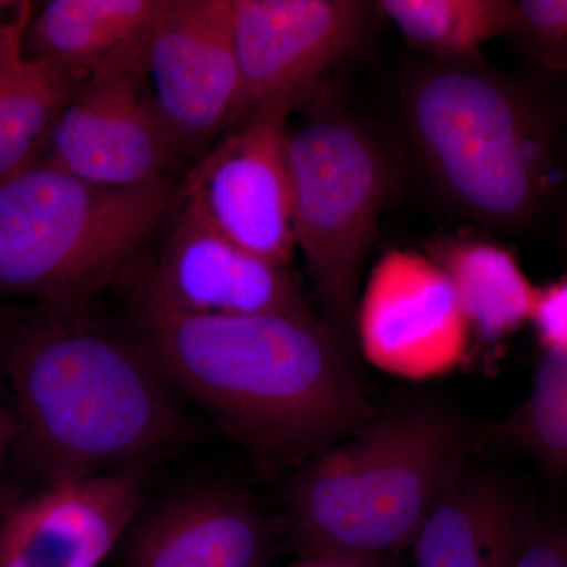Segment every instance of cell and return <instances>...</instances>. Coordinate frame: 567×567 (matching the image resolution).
<instances>
[{
  "label": "cell",
  "mask_w": 567,
  "mask_h": 567,
  "mask_svg": "<svg viewBox=\"0 0 567 567\" xmlns=\"http://www.w3.org/2000/svg\"><path fill=\"white\" fill-rule=\"evenodd\" d=\"M532 322L546 352H567V278L536 290Z\"/></svg>",
  "instance_id": "23"
},
{
  "label": "cell",
  "mask_w": 567,
  "mask_h": 567,
  "mask_svg": "<svg viewBox=\"0 0 567 567\" xmlns=\"http://www.w3.org/2000/svg\"><path fill=\"white\" fill-rule=\"evenodd\" d=\"M292 107H264L238 125L181 186L223 235L278 267L295 248L287 137Z\"/></svg>",
  "instance_id": "9"
},
{
  "label": "cell",
  "mask_w": 567,
  "mask_h": 567,
  "mask_svg": "<svg viewBox=\"0 0 567 567\" xmlns=\"http://www.w3.org/2000/svg\"><path fill=\"white\" fill-rule=\"evenodd\" d=\"M85 78L22 58L0 63V181L37 163Z\"/></svg>",
  "instance_id": "18"
},
{
  "label": "cell",
  "mask_w": 567,
  "mask_h": 567,
  "mask_svg": "<svg viewBox=\"0 0 567 567\" xmlns=\"http://www.w3.org/2000/svg\"><path fill=\"white\" fill-rule=\"evenodd\" d=\"M171 386L210 413L268 475L311 462L375 417L317 317H197L134 308Z\"/></svg>",
  "instance_id": "1"
},
{
  "label": "cell",
  "mask_w": 567,
  "mask_h": 567,
  "mask_svg": "<svg viewBox=\"0 0 567 567\" xmlns=\"http://www.w3.org/2000/svg\"><path fill=\"white\" fill-rule=\"evenodd\" d=\"M145 50L147 43L123 52L81 82L52 126L41 162L99 185L166 181L178 147L153 103Z\"/></svg>",
  "instance_id": "8"
},
{
  "label": "cell",
  "mask_w": 567,
  "mask_h": 567,
  "mask_svg": "<svg viewBox=\"0 0 567 567\" xmlns=\"http://www.w3.org/2000/svg\"><path fill=\"white\" fill-rule=\"evenodd\" d=\"M136 308L197 317H316L289 268L249 252L183 199Z\"/></svg>",
  "instance_id": "10"
},
{
  "label": "cell",
  "mask_w": 567,
  "mask_h": 567,
  "mask_svg": "<svg viewBox=\"0 0 567 567\" xmlns=\"http://www.w3.org/2000/svg\"><path fill=\"white\" fill-rule=\"evenodd\" d=\"M159 117L178 148H194L233 125L240 74L234 0H164L145 50Z\"/></svg>",
  "instance_id": "11"
},
{
  "label": "cell",
  "mask_w": 567,
  "mask_h": 567,
  "mask_svg": "<svg viewBox=\"0 0 567 567\" xmlns=\"http://www.w3.org/2000/svg\"><path fill=\"white\" fill-rule=\"evenodd\" d=\"M401 121L434 192L488 229L536 221L554 192V123L546 104L480 62L431 61L405 78Z\"/></svg>",
  "instance_id": "3"
},
{
  "label": "cell",
  "mask_w": 567,
  "mask_h": 567,
  "mask_svg": "<svg viewBox=\"0 0 567 567\" xmlns=\"http://www.w3.org/2000/svg\"><path fill=\"white\" fill-rule=\"evenodd\" d=\"M18 435V424L11 416L9 409L3 404L0 398V470H2L3 461H6L7 451L14 436Z\"/></svg>",
  "instance_id": "26"
},
{
  "label": "cell",
  "mask_w": 567,
  "mask_h": 567,
  "mask_svg": "<svg viewBox=\"0 0 567 567\" xmlns=\"http://www.w3.org/2000/svg\"><path fill=\"white\" fill-rule=\"evenodd\" d=\"M87 306L37 303L0 339L18 434L50 484L144 468L186 435L173 386L140 338Z\"/></svg>",
  "instance_id": "2"
},
{
  "label": "cell",
  "mask_w": 567,
  "mask_h": 567,
  "mask_svg": "<svg viewBox=\"0 0 567 567\" xmlns=\"http://www.w3.org/2000/svg\"><path fill=\"white\" fill-rule=\"evenodd\" d=\"M375 9L410 47L439 62H480L481 48L514 32L518 20L511 0H382Z\"/></svg>",
  "instance_id": "19"
},
{
  "label": "cell",
  "mask_w": 567,
  "mask_h": 567,
  "mask_svg": "<svg viewBox=\"0 0 567 567\" xmlns=\"http://www.w3.org/2000/svg\"><path fill=\"white\" fill-rule=\"evenodd\" d=\"M514 32L537 62L547 69L567 71V0L518 2Z\"/></svg>",
  "instance_id": "21"
},
{
  "label": "cell",
  "mask_w": 567,
  "mask_h": 567,
  "mask_svg": "<svg viewBox=\"0 0 567 567\" xmlns=\"http://www.w3.org/2000/svg\"><path fill=\"white\" fill-rule=\"evenodd\" d=\"M527 520L498 481L465 470L417 529L415 567H507Z\"/></svg>",
  "instance_id": "15"
},
{
  "label": "cell",
  "mask_w": 567,
  "mask_h": 567,
  "mask_svg": "<svg viewBox=\"0 0 567 567\" xmlns=\"http://www.w3.org/2000/svg\"><path fill=\"white\" fill-rule=\"evenodd\" d=\"M183 203L171 181L106 186L37 162L0 181V292L89 305Z\"/></svg>",
  "instance_id": "5"
},
{
  "label": "cell",
  "mask_w": 567,
  "mask_h": 567,
  "mask_svg": "<svg viewBox=\"0 0 567 567\" xmlns=\"http://www.w3.org/2000/svg\"><path fill=\"white\" fill-rule=\"evenodd\" d=\"M470 324L453 284L432 259L386 252L358 306V344L380 371L425 380L464 360Z\"/></svg>",
  "instance_id": "12"
},
{
  "label": "cell",
  "mask_w": 567,
  "mask_h": 567,
  "mask_svg": "<svg viewBox=\"0 0 567 567\" xmlns=\"http://www.w3.org/2000/svg\"><path fill=\"white\" fill-rule=\"evenodd\" d=\"M317 99L287 137L295 245L303 252L323 323L349 357L358 346L364 259L398 174L363 122Z\"/></svg>",
  "instance_id": "6"
},
{
  "label": "cell",
  "mask_w": 567,
  "mask_h": 567,
  "mask_svg": "<svg viewBox=\"0 0 567 567\" xmlns=\"http://www.w3.org/2000/svg\"><path fill=\"white\" fill-rule=\"evenodd\" d=\"M507 567H567L566 525L528 517Z\"/></svg>",
  "instance_id": "22"
},
{
  "label": "cell",
  "mask_w": 567,
  "mask_h": 567,
  "mask_svg": "<svg viewBox=\"0 0 567 567\" xmlns=\"http://www.w3.org/2000/svg\"><path fill=\"white\" fill-rule=\"evenodd\" d=\"M268 551L270 532L249 495L210 480L136 518L125 554L128 567H267Z\"/></svg>",
  "instance_id": "14"
},
{
  "label": "cell",
  "mask_w": 567,
  "mask_h": 567,
  "mask_svg": "<svg viewBox=\"0 0 567 567\" xmlns=\"http://www.w3.org/2000/svg\"><path fill=\"white\" fill-rule=\"evenodd\" d=\"M369 11L358 0H234L240 92L230 128L264 107L315 102L328 71L363 43Z\"/></svg>",
  "instance_id": "7"
},
{
  "label": "cell",
  "mask_w": 567,
  "mask_h": 567,
  "mask_svg": "<svg viewBox=\"0 0 567 567\" xmlns=\"http://www.w3.org/2000/svg\"><path fill=\"white\" fill-rule=\"evenodd\" d=\"M145 468L50 484L0 520V567H100L142 513Z\"/></svg>",
  "instance_id": "13"
},
{
  "label": "cell",
  "mask_w": 567,
  "mask_h": 567,
  "mask_svg": "<svg viewBox=\"0 0 567 567\" xmlns=\"http://www.w3.org/2000/svg\"><path fill=\"white\" fill-rule=\"evenodd\" d=\"M29 2L0 0V63L24 55V39L32 18Z\"/></svg>",
  "instance_id": "24"
},
{
  "label": "cell",
  "mask_w": 567,
  "mask_h": 567,
  "mask_svg": "<svg viewBox=\"0 0 567 567\" xmlns=\"http://www.w3.org/2000/svg\"><path fill=\"white\" fill-rule=\"evenodd\" d=\"M454 415L410 404L375 416L312 458L295 483L289 533L301 557L380 558L412 544L432 507L466 470Z\"/></svg>",
  "instance_id": "4"
},
{
  "label": "cell",
  "mask_w": 567,
  "mask_h": 567,
  "mask_svg": "<svg viewBox=\"0 0 567 567\" xmlns=\"http://www.w3.org/2000/svg\"><path fill=\"white\" fill-rule=\"evenodd\" d=\"M434 262L453 284L470 330L495 344L532 320L536 290L502 246L475 240L443 241Z\"/></svg>",
  "instance_id": "17"
},
{
  "label": "cell",
  "mask_w": 567,
  "mask_h": 567,
  "mask_svg": "<svg viewBox=\"0 0 567 567\" xmlns=\"http://www.w3.org/2000/svg\"><path fill=\"white\" fill-rule=\"evenodd\" d=\"M289 567H386L380 558L305 557Z\"/></svg>",
  "instance_id": "25"
},
{
  "label": "cell",
  "mask_w": 567,
  "mask_h": 567,
  "mask_svg": "<svg viewBox=\"0 0 567 567\" xmlns=\"http://www.w3.org/2000/svg\"><path fill=\"white\" fill-rule=\"evenodd\" d=\"M164 0H51L25 31V58L81 78L147 43Z\"/></svg>",
  "instance_id": "16"
},
{
  "label": "cell",
  "mask_w": 567,
  "mask_h": 567,
  "mask_svg": "<svg viewBox=\"0 0 567 567\" xmlns=\"http://www.w3.org/2000/svg\"><path fill=\"white\" fill-rule=\"evenodd\" d=\"M544 464L567 468V352H546L527 402L499 429Z\"/></svg>",
  "instance_id": "20"
}]
</instances>
